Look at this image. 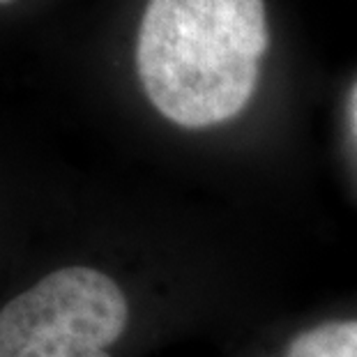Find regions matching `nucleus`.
<instances>
[{
	"instance_id": "7ed1b4c3",
	"label": "nucleus",
	"mask_w": 357,
	"mask_h": 357,
	"mask_svg": "<svg viewBox=\"0 0 357 357\" xmlns=\"http://www.w3.org/2000/svg\"><path fill=\"white\" fill-rule=\"evenodd\" d=\"M37 203L24 182L0 171V281L28 229Z\"/></svg>"
},
{
	"instance_id": "20e7f679",
	"label": "nucleus",
	"mask_w": 357,
	"mask_h": 357,
	"mask_svg": "<svg viewBox=\"0 0 357 357\" xmlns=\"http://www.w3.org/2000/svg\"><path fill=\"white\" fill-rule=\"evenodd\" d=\"M284 357H357V321H328L302 330Z\"/></svg>"
},
{
	"instance_id": "39448f33",
	"label": "nucleus",
	"mask_w": 357,
	"mask_h": 357,
	"mask_svg": "<svg viewBox=\"0 0 357 357\" xmlns=\"http://www.w3.org/2000/svg\"><path fill=\"white\" fill-rule=\"evenodd\" d=\"M7 3H12V0H0V5H7Z\"/></svg>"
},
{
	"instance_id": "f03ea898",
	"label": "nucleus",
	"mask_w": 357,
	"mask_h": 357,
	"mask_svg": "<svg viewBox=\"0 0 357 357\" xmlns=\"http://www.w3.org/2000/svg\"><path fill=\"white\" fill-rule=\"evenodd\" d=\"M268 47L263 0H148L134 72L164 120L205 129L247 109Z\"/></svg>"
},
{
	"instance_id": "f257e3e1",
	"label": "nucleus",
	"mask_w": 357,
	"mask_h": 357,
	"mask_svg": "<svg viewBox=\"0 0 357 357\" xmlns=\"http://www.w3.org/2000/svg\"><path fill=\"white\" fill-rule=\"evenodd\" d=\"M40 205L0 281V357H129L146 328L143 279L123 258L60 245Z\"/></svg>"
}]
</instances>
